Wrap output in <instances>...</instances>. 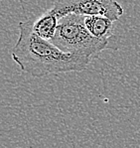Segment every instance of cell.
<instances>
[{"mask_svg":"<svg viewBox=\"0 0 140 148\" xmlns=\"http://www.w3.org/2000/svg\"><path fill=\"white\" fill-rule=\"evenodd\" d=\"M19 36L11 53L12 60L23 73L34 78L70 72H82L92 60L61 51L50 41L42 39L33 30V20L20 21Z\"/></svg>","mask_w":140,"mask_h":148,"instance_id":"6da1fadb","label":"cell"},{"mask_svg":"<svg viewBox=\"0 0 140 148\" xmlns=\"http://www.w3.org/2000/svg\"><path fill=\"white\" fill-rule=\"evenodd\" d=\"M59 21L55 13L49 9L36 20H33V30L42 39L51 42L56 35Z\"/></svg>","mask_w":140,"mask_h":148,"instance_id":"277c9868","label":"cell"},{"mask_svg":"<svg viewBox=\"0 0 140 148\" xmlns=\"http://www.w3.org/2000/svg\"><path fill=\"white\" fill-rule=\"evenodd\" d=\"M85 24L87 31L96 39L108 41L113 35V22L102 16H87Z\"/></svg>","mask_w":140,"mask_h":148,"instance_id":"5b68a950","label":"cell"},{"mask_svg":"<svg viewBox=\"0 0 140 148\" xmlns=\"http://www.w3.org/2000/svg\"><path fill=\"white\" fill-rule=\"evenodd\" d=\"M85 16L70 14L59 21L56 35L51 41L61 51L92 60L108 48V41L96 39L87 31Z\"/></svg>","mask_w":140,"mask_h":148,"instance_id":"7a4b0ae2","label":"cell"},{"mask_svg":"<svg viewBox=\"0 0 140 148\" xmlns=\"http://www.w3.org/2000/svg\"><path fill=\"white\" fill-rule=\"evenodd\" d=\"M58 19L70 14L82 16H102L112 22L119 20L123 15V8L114 0H69L57 1L51 8Z\"/></svg>","mask_w":140,"mask_h":148,"instance_id":"3957f363","label":"cell"}]
</instances>
